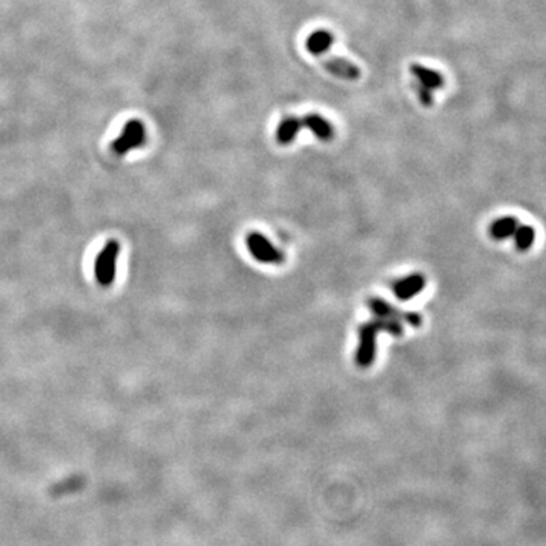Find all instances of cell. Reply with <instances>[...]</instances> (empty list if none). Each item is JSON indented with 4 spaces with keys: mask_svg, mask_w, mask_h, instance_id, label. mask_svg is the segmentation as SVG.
<instances>
[{
    "mask_svg": "<svg viewBox=\"0 0 546 546\" xmlns=\"http://www.w3.org/2000/svg\"><path fill=\"white\" fill-rule=\"evenodd\" d=\"M381 331L399 337L404 334L402 322L395 319L375 318L371 322L363 323L359 330V348L355 354V363L359 367H371L376 356V335Z\"/></svg>",
    "mask_w": 546,
    "mask_h": 546,
    "instance_id": "1",
    "label": "cell"
},
{
    "mask_svg": "<svg viewBox=\"0 0 546 546\" xmlns=\"http://www.w3.org/2000/svg\"><path fill=\"white\" fill-rule=\"evenodd\" d=\"M120 254V243L117 240H110L99 252L94 261V277L102 287H110L117 270V258Z\"/></svg>",
    "mask_w": 546,
    "mask_h": 546,
    "instance_id": "2",
    "label": "cell"
},
{
    "mask_svg": "<svg viewBox=\"0 0 546 546\" xmlns=\"http://www.w3.org/2000/svg\"><path fill=\"white\" fill-rule=\"evenodd\" d=\"M148 140L146 126L141 120L132 119L123 126L120 135L111 144V149L115 155H126L132 149H139Z\"/></svg>",
    "mask_w": 546,
    "mask_h": 546,
    "instance_id": "3",
    "label": "cell"
},
{
    "mask_svg": "<svg viewBox=\"0 0 546 546\" xmlns=\"http://www.w3.org/2000/svg\"><path fill=\"white\" fill-rule=\"evenodd\" d=\"M246 246L250 255L262 265H281L284 262L282 250L273 246L272 241L260 233H250L246 238Z\"/></svg>",
    "mask_w": 546,
    "mask_h": 546,
    "instance_id": "4",
    "label": "cell"
},
{
    "mask_svg": "<svg viewBox=\"0 0 546 546\" xmlns=\"http://www.w3.org/2000/svg\"><path fill=\"white\" fill-rule=\"evenodd\" d=\"M367 307L372 311L375 318L380 319H395L399 322H407L412 325V327H421L422 325V318L419 313H412V311H399L395 307H392L390 303H387L381 298H372L367 302Z\"/></svg>",
    "mask_w": 546,
    "mask_h": 546,
    "instance_id": "5",
    "label": "cell"
},
{
    "mask_svg": "<svg viewBox=\"0 0 546 546\" xmlns=\"http://www.w3.org/2000/svg\"><path fill=\"white\" fill-rule=\"evenodd\" d=\"M320 64L325 67V70L330 71L331 75L335 78L343 79V81H359L361 78V70L360 67L354 64V62L340 58V57H332L325 54L319 57Z\"/></svg>",
    "mask_w": 546,
    "mask_h": 546,
    "instance_id": "6",
    "label": "cell"
},
{
    "mask_svg": "<svg viewBox=\"0 0 546 546\" xmlns=\"http://www.w3.org/2000/svg\"><path fill=\"white\" fill-rule=\"evenodd\" d=\"M426 286V278L421 273H412L402 279L396 281L393 284V293L397 299L410 301L417 296Z\"/></svg>",
    "mask_w": 546,
    "mask_h": 546,
    "instance_id": "7",
    "label": "cell"
},
{
    "mask_svg": "<svg viewBox=\"0 0 546 546\" xmlns=\"http://www.w3.org/2000/svg\"><path fill=\"white\" fill-rule=\"evenodd\" d=\"M302 122V128H307L311 131V134L319 139L320 141H331L335 135L334 126L331 124L330 120H327L323 115L318 112H310L306 114L303 117H301Z\"/></svg>",
    "mask_w": 546,
    "mask_h": 546,
    "instance_id": "8",
    "label": "cell"
},
{
    "mask_svg": "<svg viewBox=\"0 0 546 546\" xmlns=\"http://www.w3.org/2000/svg\"><path fill=\"white\" fill-rule=\"evenodd\" d=\"M410 73L416 78L417 82H421L422 86H425L429 90H442L445 87V78L440 71L425 67L419 62H413L410 64Z\"/></svg>",
    "mask_w": 546,
    "mask_h": 546,
    "instance_id": "9",
    "label": "cell"
},
{
    "mask_svg": "<svg viewBox=\"0 0 546 546\" xmlns=\"http://www.w3.org/2000/svg\"><path fill=\"white\" fill-rule=\"evenodd\" d=\"M334 41H335V38H334V34L331 33V30L318 29V30H313V33L307 37L306 46L313 57L319 58L325 54H328L330 49L334 45Z\"/></svg>",
    "mask_w": 546,
    "mask_h": 546,
    "instance_id": "10",
    "label": "cell"
},
{
    "mask_svg": "<svg viewBox=\"0 0 546 546\" xmlns=\"http://www.w3.org/2000/svg\"><path fill=\"white\" fill-rule=\"evenodd\" d=\"M301 129H302L301 117H296V115H287V117L282 119L277 126V131H275L277 143L281 146L291 144L296 140Z\"/></svg>",
    "mask_w": 546,
    "mask_h": 546,
    "instance_id": "11",
    "label": "cell"
},
{
    "mask_svg": "<svg viewBox=\"0 0 546 546\" xmlns=\"http://www.w3.org/2000/svg\"><path fill=\"white\" fill-rule=\"evenodd\" d=\"M521 223L516 220V217H510V216H506V217H501L498 220H495L490 225V229L489 233L492 236L493 240L496 241H502V240H509L510 237L514 236V233H516V229Z\"/></svg>",
    "mask_w": 546,
    "mask_h": 546,
    "instance_id": "12",
    "label": "cell"
},
{
    "mask_svg": "<svg viewBox=\"0 0 546 546\" xmlns=\"http://www.w3.org/2000/svg\"><path fill=\"white\" fill-rule=\"evenodd\" d=\"M513 238H514V245H516L519 250H528L534 243L535 231L528 225H519Z\"/></svg>",
    "mask_w": 546,
    "mask_h": 546,
    "instance_id": "13",
    "label": "cell"
},
{
    "mask_svg": "<svg viewBox=\"0 0 546 546\" xmlns=\"http://www.w3.org/2000/svg\"><path fill=\"white\" fill-rule=\"evenodd\" d=\"M412 90L416 93V96L419 99V102H421L424 107H431V105L434 103V98H433V93L429 88H426L425 86H422L421 82H412Z\"/></svg>",
    "mask_w": 546,
    "mask_h": 546,
    "instance_id": "14",
    "label": "cell"
}]
</instances>
